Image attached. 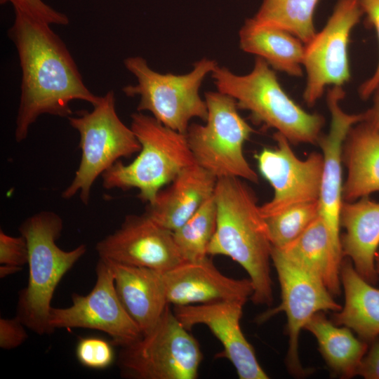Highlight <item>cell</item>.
Here are the masks:
<instances>
[{
  "mask_svg": "<svg viewBox=\"0 0 379 379\" xmlns=\"http://www.w3.org/2000/svg\"><path fill=\"white\" fill-rule=\"evenodd\" d=\"M14 14L8 36L16 48L22 72L14 134L21 142L40 116L68 118L72 115V101L94 106L100 96L86 86L67 47L51 25L18 11Z\"/></svg>",
  "mask_w": 379,
  "mask_h": 379,
  "instance_id": "6da1fadb",
  "label": "cell"
},
{
  "mask_svg": "<svg viewBox=\"0 0 379 379\" xmlns=\"http://www.w3.org/2000/svg\"><path fill=\"white\" fill-rule=\"evenodd\" d=\"M216 227L208 255H222L239 264L253 286L254 304L273 302L270 262L272 245L252 189L241 178H221L214 191Z\"/></svg>",
  "mask_w": 379,
  "mask_h": 379,
  "instance_id": "7a4b0ae2",
  "label": "cell"
},
{
  "mask_svg": "<svg viewBox=\"0 0 379 379\" xmlns=\"http://www.w3.org/2000/svg\"><path fill=\"white\" fill-rule=\"evenodd\" d=\"M62 229V219L51 211L31 215L18 228L27 244L29 278L18 293L16 317L40 335L54 332L48 319L55 288L87 250L84 244L71 251L61 249L56 241Z\"/></svg>",
  "mask_w": 379,
  "mask_h": 379,
  "instance_id": "3957f363",
  "label": "cell"
},
{
  "mask_svg": "<svg viewBox=\"0 0 379 379\" xmlns=\"http://www.w3.org/2000/svg\"><path fill=\"white\" fill-rule=\"evenodd\" d=\"M211 74L218 91L233 98L239 109L248 111L255 122L274 128L293 145L317 144L324 117L307 112L290 98L263 59L256 57L245 75L218 65Z\"/></svg>",
  "mask_w": 379,
  "mask_h": 379,
  "instance_id": "277c9868",
  "label": "cell"
},
{
  "mask_svg": "<svg viewBox=\"0 0 379 379\" xmlns=\"http://www.w3.org/2000/svg\"><path fill=\"white\" fill-rule=\"evenodd\" d=\"M130 127L141 145L139 154L131 163L118 161L102 173V186L109 190L138 189V198L150 204L165 185L196 162L186 135L152 115L132 114Z\"/></svg>",
  "mask_w": 379,
  "mask_h": 379,
  "instance_id": "5b68a950",
  "label": "cell"
},
{
  "mask_svg": "<svg viewBox=\"0 0 379 379\" xmlns=\"http://www.w3.org/2000/svg\"><path fill=\"white\" fill-rule=\"evenodd\" d=\"M124 65L137 83L124 86L122 91L128 97H139L138 112L147 111L164 126L184 134L192 119L206 121L207 105L199 89L217 66L215 60L202 58L184 74L157 72L140 56L126 58Z\"/></svg>",
  "mask_w": 379,
  "mask_h": 379,
  "instance_id": "8992f818",
  "label": "cell"
},
{
  "mask_svg": "<svg viewBox=\"0 0 379 379\" xmlns=\"http://www.w3.org/2000/svg\"><path fill=\"white\" fill-rule=\"evenodd\" d=\"M91 112L82 111L67 118L79 135L81 160L71 183L61 197L69 199L77 194L88 206L92 187L98 178L121 158L139 152L141 145L131 127L119 118L113 91L100 96Z\"/></svg>",
  "mask_w": 379,
  "mask_h": 379,
  "instance_id": "52a82bcc",
  "label": "cell"
},
{
  "mask_svg": "<svg viewBox=\"0 0 379 379\" xmlns=\"http://www.w3.org/2000/svg\"><path fill=\"white\" fill-rule=\"evenodd\" d=\"M204 96L206 124L192 123L185 133L196 164L217 179L234 177L258 183V176L243 151L254 131L239 114L236 100L218 91Z\"/></svg>",
  "mask_w": 379,
  "mask_h": 379,
  "instance_id": "ba28073f",
  "label": "cell"
},
{
  "mask_svg": "<svg viewBox=\"0 0 379 379\" xmlns=\"http://www.w3.org/2000/svg\"><path fill=\"white\" fill-rule=\"evenodd\" d=\"M202 359L199 342L168 305L149 331L121 347L117 364L128 378L195 379Z\"/></svg>",
  "mask_w": 379,
  "mask_h": 379,
  "instance_id": "9c48e42d",
  "label": "cell"
},
{
  "mask_svg": "<svg viewBox=\"0 0 379 379\" xmlns=\"http://www.w3.org/2000/svg\"><path fill=\"white\" fill-rule=\"evenodd\" d=\"M363 14L358 0H338L324 28L305 44L303 99L308 106L315 105L326 87H343L350 81V37Z\"/></svg>",
  "mask_w": 379,
  "mask_h": 379,
  "instance_id": "30bf717a",
  "label": "cell"
},
{
  "mask_svg": "<svg viewBox=\"0 0 379 379\" xmlns=\"http://www.w3.org/2000/svg\"><path fill=\"white\" fill-rule=\"evenodd\" d=\"M271 259L280 284L281 302L277 307L260 315L257 321L262 323L280 312L286 313V331L289 337L286 366L292 375L302 376L309 371L302 367L298 356V338L301 329L314 314L328 310L337 312L342 307L334 300L320 279L287 259L274 247Z\"/></svg>",
  "mask_w": 379,
  "mask_h": 379,
  "instance_id": "8fae6325",
  "label": "cell"
},
{
  "mask_svg": "<svg viewBox=\"0 0 379 379\" xmlns=\"http://www.w3.org/2000/svg\"><path fill=\"white\" fill-rule=\"evenodd\" d=\"M95 272V284L87 295L74 293L69 307H51L49 324L54 331L73 328L98 330L107 333L114 345H128L142 333L119 298L108 262L99 258Z\"/></svg>",
  "mask_w": 379,
  "mask_h": 379,
  "instance_id": "7c38bea8",
  "label": "cell"
},
{
  "mask_svg": "<svg viewBox=\"0 0 379 379\" xmlns=\"http://www.w3.org/2000/svg\"><path fill=\"white\" fill-rule=\"evenodd\" d=\"M273 137L276 147L264 148L255 155L260 174L274 190L272 199L260 206L264 218L295 204L319 201L321 192L322 154L313 152L300 159L283 135L276 132Z\"/></svg>",
  "mask_w": 379,
  "mask_h": 379,
  "instance_id": "4fadbf2b",
  "label": "cell"
},
{
  "mask_svg": "<svg viewBox=\"0 0 379 379\" xmlns=\"http://www.w3.org/2000/svg\"><path fill=\"white\" fill-rule=\"evenodd\" d=\"M100 258L166 272L185 260L173 232L145 213L126 216L120 227L95 246Z\"/></svg>",
  "mask_w": 379,
  "mask_h": 379,
  "instance_id": "5bb4252c",
  "label": "cell"
},
{
  "mask_svg": "<svg viewBox=\"0 0 379 379\" xmlns=\"http://www.w3.org/2000/svg\"><path fill=\"white\" fill-rule=\"evenodd\" d=\"M245 302L218 301L205 304L175 305L173 310L182 325L190 331L197 324L206 326L222 345L217 357L228 359L240 379H267L253 347L241 328Z\"/></svg>",
  "mask_w": 379,
  "mask_h": 379,
  "instance_id": "9a60e30c",
  "label": "cell"
},
{
  "mask_svg": "<svg viewBox=\"0 0 379 379\" xmlns=\"http://www.w3.org/2000/svg\"><path fill=\"white\" fill-rule=\"evenodd\" d=\"M345 94L340 86H333L328 89L326 101L331 117L330 128L328 133L321 134L317 142L324 159L319 199L320 215L328 229L334 250L341 258L340 211L343 201V146L351 127L364 120V113L350 114L341 108L340 102Z\"/></svg>",
  "mask_w": 379,
  "mask_h": 379,
  "instance_id": "2e32d148",
  "label": "cell"
},
{
  "mask_svg": "<svg viewBox=\"0 0 379 379\" xmlns=\"http://www.w3.org/2000/svg\"><path fill=\"white\" fill-rule=\"evenodd\" d=\"M162 277L167 302L174 306L230 300L246 302L253 293L250 279L224 275L208 257L184 261L163 272Z\"/></svg>",
  "mask_w": 379,
  "mask_h": 379,
  "instance_id": "e0dca14e",
  "label": "cell"
},
{
  "mask_svg": "<svg viewBox=\"0 0 379 379\" xmlns=\"http://www.w3.org/2000/svg\"><path fill=\"white\" fill-rule=\"evenodd\" d=\"M217 178L194 164L183 169L166 188L148 204L145 213L158 224L174 232L214 194Z\"/></svg>",
  "mask_w": 379,
  "mask_h": 379,
  "instance_id": "ac0fdd59",
  "label": "cell"
},
{
  "mask_svg": "<svg viewBox=\"0 0 379 379\" xmlns=\"http://www.w3.org/2000/svg\"><path fill=\"white\" fill-rule=\"evenodd\" d=\"M340 225L345 230L340 237L343 258H349L365 280L375 284L378 280L375 257L379 247V202L368 196L354 201H343Z\"/></svg>",
  "mask_w": 379,
  "mask_h": 379,
  "instance_id": "d6986e66",
  "label": "cell"
},
{
  "mask_svg": "<svg viewBox=\"0 0 379 379\" xmlns=\"http://www.w3.org/2000/svg\"><path fill=\"white\" fill-rule=\"evenodd\" d=\"M106 260L113 272L121 304L142 333H147L169 305L165 295L163 272Z\"/></svg>",
  "mask_w": 379,
  "mask_h": 379,
  "instance_id": "ffe728a7",
  "label": "cell"
},
{
  "mask_svg": "<svg viewBox=\"0 0 379 379\" xmlns=\"http://www.w3.org/2000/svg\"><path fill=\"white\" fill-rule=\"evenodd\" d=\"M342 159L347 171L343 201L379 192V131L363 121L352 126L343 142Z\"/></svg>",
  "mask_w": 379,
  "mask_h": 379,
  "instance_id": "44dd1931",
  "label": "cell"
},
{
  "mask_svg": "<svg viewBox=\"0 0 379 379\" xmlns=\"http://www.w3.org/2000/svg\"><path fill=\"white\" fill-rule=\"evenodd\" d=\"M240 48L263 59L274 70L301 77L305 44L281 27L246 19L239 32Z\"/></svg>",
  "mask_w": 379,
  "mask_h": 379,
  "instance_id": "7402d4cb",
  "label": "cell"
},
{
  "mask_svg": "<svg viewBox=\"0 0 379 379\" xmlns=\"http://www.w3.org/2000/svg\"><path fill=\"white\" fill-rule=\"evenodd\" d=\"M340 279L345 305L334 314L333 322L349 328L359 338L371 343L379 338V288L365 280L349 258L341 262Z\"/></svg>",
  "mask_w": 379,
  "mask_h": 379,
  "instance_id": "603a6c76",
  "label": "cell"
},
{
  "mask_svg": "<svg viewBox=\"0 0 379 379\" xmlns=\"http://www.w3.org/2000/svg\"><path fill=\"white\" fill-rule=\"evenodd\" d=\"M275 248L316 276L332 295L340 294L343 258L335 251L328 229L321 215L293 241Z\"/></svg>",
  "mask_w": 379,
  "mask_h": 379,
  "instance_id": "cb8c5ba5",
  "label": "cell"
},
{
  "mask_svg": "<svg viewBox=\"0 0 379 379\" xmlns=\"http://www.w3.org/2000/svg\"><path fill=\"white\" fill-rule=\"evenodd\" d=\"M304 328L316 338L319 350L334 374L345 378L357 375L368 348L366 341L355 337L349 328L328 320L324 312L314 314Z\"/></svg>",
  "mask_w": 379,
  "mask_h": 379,
  "instance_id": "d4e9b609",
  "label": "cell"
},
{
  "mask_svg": "<svg viewBox=\"0 0 379 379\" xmlns=\"http://www.w3.org/2000/svg\"><path fill=\"white\" fill-rule=\"evenodd\" d=\"M319 0H263L256 21L289 31L305 44L317 34L314 18Z\"/></svg>",
  "mask_w": 379,
  "mask_h": 379,
  "instance_id": "484cf974",
  "label": "cell"
},
{
  "mask_svg": "<svg viewBox=\"0 0 379 379\" xmlns=\"http://www.w3.org/2000/svg\"><path fill=\"white\" fill-rule=\"evenodd\" d=\"M215 227L216 206L212 196L181 227L173 232L175 243L185 261H197L207 257Z\"/></svg>",
  "mask_w": 379,
  "mask_h": 379,
  "instance_id": "4316f807",
  "label": "cell"
},
{
  "mask_svg": "<svg viewBox=\"0 0 379 379\" xmlns=\"http://www.w3.org/2000/svg\"><path fill=\"white\" fill-rule=\"evenodd\" d=\"M320 215L319 201H310L291 206L265 218L273 247L289 244Z\"/></svg>",
  "mask_w": 379,
  "mask_h": 379,
  "instance_id": "83f0119b",
  "label": "cell"
},
{
  "mask_svg": "<svg viewBox=\"0 0 379 379\" xmlns=\"http://www.w3.org/2000/svg\"><path fill=\"white\" fill-rule=\"evenodd\" d=\"M113 343L96 336L81 338L77 343L75 355L82 366L95 370L109 367L115 359Z\"/></svg>",
  "mask_w": 379,
  "mask_h": 379,
  "instance_id": "f1b7e54d",
  "label": "cell"
},
{
  "mask_svg": "<svg viewBox=\"0 0 379 379\" xmlns=\"http://www.w3.org/2000/svg\"><path fill=\"white\" fill-rule=\"evenodd\" d=\"M10 3L14 11L22 12L49 25H67V15L58 11L43 0H0L1 4Z\"/></svg>",
  "mask_w": 379,
  "mask_h": 379,
  "instance_id": "f546056e",
  "label": "cell"
},
{
  "mask_svg": "<svg viewBox=\"0 0 379 379\" xmlns=\"http://www.w3.org/2000/svg\"><path fill=\"white\" fill-rule=\"evenodd\" d=\"M28 263V247L23 236L13 237L0 230V264L23 267Z\"/></svg>",
  "mask_w": 379,
  "mask_h": 379,
  "instance_id": "4dcf8cb0",
  "label": "cell"
},
{
  "mask_svg": "<svg viewBox=\"0 0 379 379\" xmlns=\"http://www.w3.org/2000/svg\"><path fill=\"white\" fill-rule=\"evenodd\" d=\"M366 15L365 25L375 30L379 44V0H358ZM379 85V61L373 74L361 84L359 95L363 100H367Z\"/></svg>",
  "mask_w": 379,
  "mask_h": 379,
  "instance_id": "1f68e13d",
  "label": "cell"
},
{
  "mask_svg": "<svg viewBox=\"0 0 379 379\" xmlns=\"http://www.w3.org/2000/svg\"><path fill=\"white\" fill-rule=\"evenodd\" d=\"M26 326L15 316L11 319H0V347L13 350L21 345L28 338Z\"/></svg>",
  "mask_w": 379,
  "mask_h": 379,
  "instance_id": "d6a6232c",
  "label": "cell"
},
{
  "mask_svg": "<svg viewBox=\"0 0 379 379\" xmlns=\"http://www.w3.org/2000/svg\"><path fill=\"white\" fill-rule=\"evenodd\" d=\"M370 344L358 368L357 375L366 379H379V338Z\"/></svg>",
  "mask_w": 379,
  "mask_h": 379,
  "instance_id": "836d02e7",
  "label": "cell"
},
{
  "mask_svg": "<svg viewBox=\"0 0 379 379\" xmlns=\"http://www.w3.org/2000/svg\"><path fill=\"white\" fill-rule=\"evenodd\" d=\"M372 107L364 112V120L371 128L379 131V85L373 92Z\"/></svg>",
  "mask_w": 379,
  "mask_h": 379,
  "instance_id": "e575fe53",
  "label": "cell"
},
{
  "mask_svg": "<svg viewBox=\"0 0 379 379\" xmlns=\"http://www.w3.org/2000/svg\"><path fill=\"white\" fill-rule=\"evenodd\" d=\"M22 267L7 265H0V277L4 278L9 275L17 273L20 271Z\"/></svg>",
  "mask_w": 379,
  "mask_h": 379,
  "instance_id": "d590c367",
  "label": "cell"
},
{
  "mask_svg": "<svg viewBox=\"0 0 379 379\" xmlns=\"http://www.w3.org/2000/svg\"><path fill=\"white\" fill-rule=\"evenodd\" d=\"M375 267L378 275L379 276V250H378L375 257Z\"/></svg>",
  "mask_w": 379,
  "mask_h": 379,
  "instance_id": "8d00e7d4",
  "label": "cell"
}]
</instances>
